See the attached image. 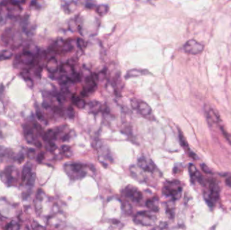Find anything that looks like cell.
<instances>
[{"label": "cell", "instance_id": "1", "mask_svg": "<svg viewBox=\"0 0 231 230\" xmlns=\"http://www.w3.org/2000/svg\"><path fill=\"white\" fill-rule=\"evenodd\" d=\"M183 188L178 180L167 182L162 188V193L166 196H171L173 201L178 200L181 196Z\"/></svg>", "mask_w": 231, "mask_h": 230}, {"label": "cell", "instance_id": "2", "mask_svg": "<svg viewBox=\"0 0 231 230\" xmlns=\"http://www.w3.org/2000/svg\"><path fill=\"white\" fill-rule=\"evenodd\" d=\"M85 165L80 163H70L65 165V170L71 178L73 179L82 178L85 176L87 172L84 170Z\"/></svg>", "mask_w": 231, "mask_h": 230}, {"label": "cell", "instance_id": "3", "mask_svg": "<svg viewBox=\"0 0 231 230\" xmlns=\"http://www.w3.org/2000/svg\"><path fill=\"white\" fill-rule=\"evenodd\" d=\"M156 221V216L149 211H141L137 213L134 217V222L136 224L145 226L153 225Z\"/></svg>", "mask_w": 231, "mask_h": 230}, {"label": "cell", "instance_id": "4", "mask_svg": "<svg viewBox=\"0 0 231 230\" xmlns=\"http://www.w3.org/2000/svg\"><path fill=\"white\" fill-rule=\"evenodd\" d=\"M183 49L186 54L191 55H197L202 53L203 50V45L202 43L194 39L186 41L183 46Z\"/></svg>", "mask_w": 231, "mask_h": 230}, {"label": "cell", "instance_id": "5", "mask_svg": "<svg viewBox=\"0 0 231 230\" xmlns=\"http://www.w3.org/2000/svg\"><path fill=\"white\" fill-rule=\"evenodd\" d=\"M123 194L126 198L134 202V203H139L143 198V195L136 187L133 186H126L125 189L123 190Z\"/></svg>", "mask_w": 231, "mask_h": 230}, {"label": "cell", "instance_id": "6", "mask_svg": "<svg viewBox=\"0 0 231 230\" xmlns=\"http://www.w3.org/2000/svg\"><path fill=\"white\" fill-rule=\"evenodd\" d=\"M205 112L206 118H207V120L208 123L210 124V125L216 126L219 125L220 124V118L218 113H216L213 108L206 105L205 107Z\"/></svg>", "mask_w": 231, "mask_h": 230}, {"label": "cell", "instance_id": "7", "mask_svg": "<svg viewBox=\"0 0 231 230\" xmlns=\"http://www.w3.org/2000/svg\"><path fill=\"white\" fill-rule=\"evenodd\" d=\"M136 109L145 118H148L152 115V108L145 101L139 100Z\"/></svg>", "mask_w": 231, "mask_h": 230}, {"label": "cell", "instance_id": "8", "mask_svg": "<svg viewBox=\"0 0 231 230\" xmlns=\"http://www.w3.org/2000/svg\"><path fill=\"white\" fill-rule=\"evenodd\" d=\"M137 165H138V167L140 169H141V170L145 171L153 172L154 171V165L153 163L150 164L144 157L139 158L138 161H137Z\"/></svg>", "mask_w": 231, "mask_h": 230}, {"label": "cell", "instance_id": "9", "mask_svg": "<svg viewBox=\"0 0 231 230\" xmlns=\"http://www.w3.org/2000/svg\"><path fill=\"white\" fill-rule=\"evenodd\" d=\"M46 68L48 70L49 72L51 74H54L57 72V70H58V63H57V61L55 57H52L47 63Z\"/></svg>", "mask_w": 231, "mask_h": 230}, {"label": "cell", "instance_id": "10", "mask_svg": "<svg viewBox=\"0 0 231 230\" xmlns=\"http://www.w3.org/2000/svg\"><path fill=\"white\" fill-rule=\"evenodd\" d=\"M60 71H61L62 74H64V76H67L68 78L70 77L73 74L75 73L72 66L68 64V63H64V64H62L61 67H60Z\"/></svg>", "mask_w": 231, "mask_h": 230}, {"label": "cell", "instance_id": "11", "mask_svg": "<svg viewBox=\"0 0 231 230\" xmlns=\"http://www.w3.org/2000/svg\"><path fill=\"white\" fill-rule=\"evenodd\" d=\"M77 5H78V4L76 2H66L64 3V4L62 5V8L66 13L71 14L75 12V10L77 8Z\"/></svg>", "mask_w": 231, "mask_h": 230}, {"label": "cell", "instance_id": "12", "mask_svg": "<svg viewBox=\"0 0 231 230\" xmlns=\"http://www.w3.org/2000/svg\"><path fill=\"white\" fill-rule=\"evenodd\" d=\"M89 107V112L92 113H97L102 108L100 102L97 101H92L88 104Z\"/></svg>", "mask_w": 231, "mask_h": 230}, {"label": "cell", "instance_id": "13", "mask_svg": "<svg viewBox=\"0 0 231 230\" xmlns=\"http://www.w3.org/2000/svg\"><path fill=\"white\" fill-rule=\"evenodd\" d=\"M158 198L154 197L152 199H149L146 201V206L153 212H158L159 210L158 207Z\"/></svg>", "mask_w": 231, "mask_h": 230}, {"label": "cell", "instance_id": "14", "mask_svg": "<svg viewBox=\"0 0 231 230\" xmlns=\"http://www.w3.org/2000/svg\"><path fill=\"white\" fill-rule=\"evenodd\" d=\"M149 72L145 70H135V69H133V70H131L128 71V72L126 74L125 78L128 79V78H131L143 75V74H147Z\"/></svg>", "mask_w": 231, "mask_h": 230}, {"label": "cell", "instance_id": "15", "mask_svg": "<svg viewBox=\"0 0 231 230\" xmlns=\"http://www.w3.org/2000/svg\"><path fill=\"white\" fill-rule=\"evenodd\" d=\"M20 60L22 62L25 63V64H31L33 62V55H32L31 52H24L20 55Z\"/></svg>", "mask_w": 231, "mask_h": 230}, {"label": "cell", "instance_id": "16", "mask_svg": "<svg viewBox=\"0 0 231 230\" xmlns=\"http://www.w3.org/2000/svg\"><path fill=\"white\" fill-rule=\"evenodd\" d=\"M174 201L168 202L166 204V213L168 215L169 217L173 219L174 216Z\"/></svg>", "mask_w": 231, "mask_h": 230}, {"label": "cell", "instance_id": "17", "mask_svg": "<svg viewBox=\"0 0 231 230\" xmlns=\"http://www.w3.org/2000/svg\"><path fill=\"white\" fill-rule=\"evenodd\" d=\"M189 174H190L191 179L192 182H195V180L196 179V177L199 171H198L197 168L195 167V166L192 164V163H190V164L189 165Z\"/></svg>", "mask_w": 231, "mask_h": 230}, {"label": "cell", "instance_id": "18", "mask_svg": "<svg viewBox=\"0 0 231 230\" xmlns=\"http://www.w3.org/2000/svg\"><path fill=\"white\" fill-rule=\"evenodd\" d=\"M109 6L107 5H100L96 8V12L99 15L103 16L106 15L109 12Z\"/></svg>", "mask_w": 231, "mask_h": 230}, {"label": "cell", "instance_id": "19", "mask_svg": "<svg viewBox=\"0 0 231 230\" xmlns=\"http://www.w3.org/2000/svg\"><path fill=\"white\" fill-rule=\"evenodd\" d=\"M179 140H180V143L181 146H182L186 151H188L189 153H190L191 151H190V149H189V146L187 142H186V138H185V136H184L183 133L181 132L180 130H179Z\"/></svg>", "mask_w": 231, "mask_h": 230}, {"label": "cell", "instance_id": "20", "mask_svg": "<svg viewBox=\"0 0 231 230\" xmlns=\"http://www.w3.org/2000/svg\"><path fill=\"white\" fill-rule=\"evenodd\" d=\"M73 103L75 105V106L79 108V109H83L86 107L87 103L85 100L79 97H74L73 98Z\"/></svg>", "mask_w": 231, "mask_h": 230}, {"label": "cell", "instance_id": "21", "mask_svg": "<svg viewBox=\"0 0 231 230\" xmlns=\"http://www.w3.org/2000/svg\"><path fill=\"white\" fill-rule=\"evenodd\" d=\"M31 163H28L27 164L24 165V167L23 168V172H22V180L24 182V180L26 179V176L29 175V174L31 173Z\"/></svg>", "mask_w": 231, "mask_h": 230}, {"label": "cell", "instance_id": "22", "mask_svg": "<svg viewBox=\"0 0 231 230\" xmlns=\"http://www.w3.org/2000/svg\"><path fill=\"white\" fill-rule=\"evenodd\" d=\"M12 56V53L10 51H3L0 54V60L10 59Z\"/></svg>", "mask_w": 231, "mask_h": 230}, {"label": "cell", "instance_id": "23", "mask_svg": "<svg viewBox=\"0 0 231 230\" xmlns=\"http://www.w3.org/2000/svg\"><path fill=\"white\" fill-rule=\"evenodd\" d=\"M76 43H77V46H78V48L81 49V50H83V49H85V48H86V42L82 39V38H78L76 40Z\"/></svg>", "mask_w": 231, "mask_h": 230}, {"label": "cell", "instance_id": "24", "mask_svg": "<svg viewBox=\"0 0 231 230\" xmlns=\"http://www.w3.org/2000/svg\"><path fill=\"white\" fill-rule=\"evenodd\" d=\"M63 51H64L66 52L68 51H70L72 50L73 49V46L71 45L70 43H64V45L62 47Z\"/></svg>", "mask_w": 231, "mask_h": 230}, {"label": "cell", "instance_id": "25", "mask_svg": "<svg viewBox=\"0 0 231 230\" xmlns=\"http://www.w3.org/2000/svg\"><path fill=\"white\" fill-rule=\"evenodd\" d=\"M66 114L68 118L70 119H72L74 118V116H75V111H74V109L72 107H68L66 111Z\"/></svg>", "mask_w": 231, "mask_h": 230}, {"label": "cell", "instance_id": "26", "mask_svg": "<svg viewBox=\"0 0 231 230\" xmlns=\"http://www.w3.org/2000/svg\"><path fill=\"white\" fill-rule=\"evenodd\" d=\"M201 167H202V170H203V171L204 173H207V174L211 173V171L210 169L205 164H204V163H202V164L201 165Z\"/></svg>", "mask_w": 231, "mask_h": 230}, {"label": "cell", "instance_id": "27", "mask_svg": "<svg viewBox=\"0 0 231 230\" xmlns=\"http://www.w3.org/2000/svg\"><path fill=\"white\" fill-rule=\"evenodd\" d=\"M123 209L126 213H130L132 210V207L131 206V204H129L128 202H125V203L124 204Z\"/></svg>", "mask_w": 231, "mask_h": 230}, {"label": "cell", "instance_id": "28", "mask_svg": "<svg viewBox=\"0 0 231 230\" xmlns=\"http://www.w3.org/2000/svg\"><path fill=\"white\" fill-rule=\"evenodd\" d=\"M221 130H222V133H223V134L224 136V137L226 138V139L228 140V142H229L231 145V134H230L229 133H228L226 131H225V130L222 128H221Z\"/></svg>", "mask_w": 231, "mask_h": 230}, {"label": "cell", "instance_id": "29", "mask_svg": "<svg viewBox=\"0 0 231 230\" xmlns=\"http://www.w3.org/2000/svg\"><path fill=\"white\" fill-rule=\"evenodd\" d=\"M26 140L28 141L29 143H32V141L34 140V136H33V134H32V133L31 132H27L26 134Z\"/></svg>", "mask_w": 231, "mask_h": 230}, {"label": "cell", "instance_id": "30", "mask_svg": "<svg viewBox=\"0 0 231 230\" xmlns=\"http://www.w3.org/2000/svg\"><path fill=\"white\" fill-rule=\"evenodd\" d=\"M61 149L63 153L65 154H68L70 151V147L67 145H63Z\"/></svg>", "mask_w": 231, "mask_h": 230}, {"label": "cell", "instance_id": "31", "mask_svg": "<svg viewBox=\"0 0 231 230\" xmlns=\"http://www.w3.org/2000/svg\"><path fill=\"white\" fill-rule=\"evenodd\" d=\"M225 182H226V184L227 186H229V187H231V176L228 177V178L226 179V181H225Z\"/></svg>", "mask_w": 231, "mask_h": 230}, {"label": "cell", "instance_id": "32", "mask_svg": "<svg viewBox=\"0 0 231 230\" xmlns=\"http://www.w3.org/2000/svg\"><path fill=\"white\" fill-rule=\"evenodd\" d=\"M43 158H44V155H43V153H40V154H38V157H37V161H38V162H40L41 161H42V160L43 159Z\"/></svg>", "mask_w": 231, "mask_h": 230}, {"label": "cell", "instance_id": "33", "mask_svg": "<svg viewBox=\"0 0 231 230\" xmlns=\"http://www.w3.org/2000/svg\"><path fill=\"white\" fill-rule=\"evenodd\" d=\"M24 156H23V155H22L21 156L18 158V162L20 163H22V162H23V161H24Z\"/></svg>", "mask_w": 231, "mask_h": 230}, {"label": "cell", "instance_id": "34", "mask_svg": "<svg viewBox=\"0 0 231 230\" xmlns=\"http://www.w3.org/2000/svg\"><path fill=\"white\" fill-rule=\"evenodd\" d=\"M36 146H37L38 148H41V143L38 141L37 143H36Z\"/></svg>", "mask_w": 231, "mask_h": 230}]
</instances>
